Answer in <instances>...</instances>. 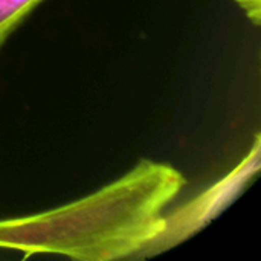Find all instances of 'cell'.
Segmentation results:
<instances>
[{
  "instance_id": "cell-1",
  "label": "cell",
  "mask_w": 261,
  "mask_h": 261,
  "mask_svg": "<svg viewBox=\"0 0 261 261\" xmlns=\"http://www.w3.org/2000/svg\"><path fill=\"white\" fill-rule=\"evenodd\" d=\"M187 180L170 164L141 159L130 171L66 205L0 220V249L24 257L133 260L164 228L167 206Z\"/></svg>"
},
{
  "instance_id": "cell-2",
  "label": "cell",
  "mask_w": 261,
  "mask_h": 261,
  "mask_svg": "<svg viewBox=\"0 0 261 261\" xmlns=\"http://www.w3.org/2000/svg\"><path fill=\"white\" fill-rule=\"evenodd\" d=\"M261 168V136H254L246 156L226 176L208 187L187 203L164 214V228L133 260H145L164 254L196 236L222 214L257 177Z\"/></svg>"
},
{
  "instance_id": "cell-3",
  "label": "cell",
  "mask_w": 261,
  "mask_h": 261,
  "mask_svg": "<svg viewBox=\"0 0 261 261\" xmlns=\"http://www.w3.org/2000/svg\"><path fill=\"white\" fill-rule=\"evenodd\" d=\"M43 0H0V46Z\"/></svg>"
},
{
  "instance_id": "cell-4",
  "label": "cell",
  "mask_w": 261,
  "mask_h": 261,
  "mask_svg": "<svg viewBox=\"0 0 261 261\" xmlns=\"http://www.w3.org/2000/svg\"><path fill=\"white\" fill-rule=\"evenodd\" d=\"M240 9L245 12V15L249 18V21L258 28L261 24V0H234Z\"/></svg>"
}]
</instances>
